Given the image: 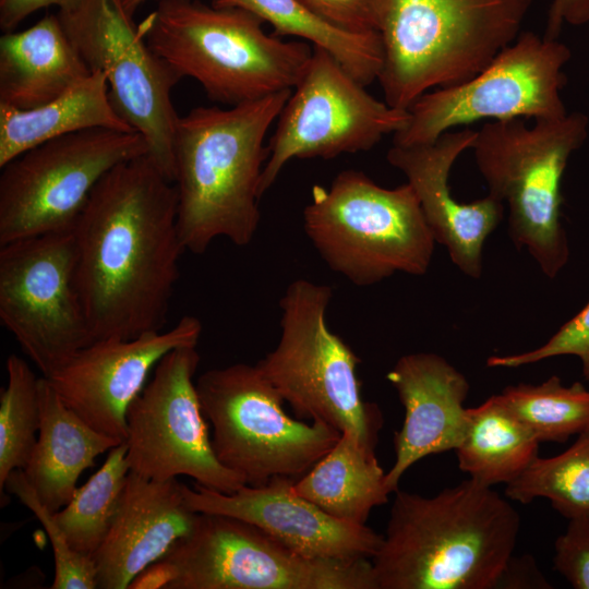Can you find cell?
Returning <instances> with one entry per match:
<instances>
[{
    "label": "cell",
    "instance_id": "obj_24",
    "mask_svg": "<svg viewBox=\"0 0 589 589\" xmlns=\"http://www.w3.org/2000/svg\"><path fill=\"white\" fill-rule=\"evenodd\" d=\"M99 128L136 132L115 110L107 79L99 71L34 109L0 105V168L45 142Z\"/></svg>",
    "mask_w": 589,
    "mask_h": 589
},
{
    "label": "cell",
    "instance_id": "obj_7",
    "mask_svg": "<svg viewBox=\"0 0 589 589\" xmlns=\"http://www.w3.org/2000/svg\"><path fill=\"white\" fill-rule=\"evenodd\" d=\"M589 119L579 111L558 119L491 121L471 149L489 194L506 201L509 235L549 278L566 265L569 249L561 223V182L572 154L588 136Z\"/></svg>",
    "mask_w": 589,
    "mask_h": 589
},
{
    "label": "cell",
    "instance_id": "obj_17",
    "mask_svg": "<svg viewBox=\"0 0 589 589\" xmlns=\"http://www.w3.org/2000/svg\"><path fill=\"white\" fill-rule=\"evenodd\" d=\"M202 323L185 315L170 329L129 339H100L79 350L50 377L62 401L93 429L127 438V411L169 351L197 346Z\"/></svg>",
    "mask_w": 589,
    "mask_h": 589
},
{
    "label": "cell",
    "instance_id": "obj_20",
    "mask_svg": "<svg viewBox=\"0 0 589 589\" xmlns=\"http://www.w3.org/2000/svg\"><path fill=\"white\" fill-rule=\"evenodd\" d=\"M386 377L405 409L394 436L395 461L385 474L386 489L394 493L413 464L458 447L467 426L464 402L470 385L446 359L430 352L400 357Z\"/></svg>",
    "mask_w": 589,
    "mask_h": 589
},
{
    "label": "cell",
    "instance_id": "obj_8",
    "mask_svg": "<svg viewBox=\"0 0 589 589\" xmlns=\"http://www.w3.org/2000/svg\"><path fill=\"white\" fill-rule=\"evenodd\" d=\"M328 285L299 278L279 300L280 336L255 364L300 420L324 422L375 453L383 414L364 400L359 357L327 325Z\"/></svg>",
    "mask_w": 589,
    "mask_h": 589
},
{
    "label": "cell",
    "instance_id": "obj_11",
    "mask_svg": "<svg viewBox=\"0 0 589 589\" xmlns=\"http://www.w3.org/2000/svg\"><path fill=\"white\" fill-rule=\"evenodd\" d=\"M147 153L140 133L99 128L15 157L1 167L0 245L72 230L98 182L119 164Z\"/></svg>",
    "mask_w": 589,
    "mask_h": 589
},
{
    "label": "cell",
    "instance_id": "obj_18",
    "mask_svg": "<svg viewBox=\"0 0 589 589\" xmlns=\"http://www.w3.org/2000/svg\"><path fill=\"white\" fill-rule=\"evenodd\" d=\"M293 478L276 477L261 486L243 485L227 494L200 484L182 492L196 513L218 514L250 522L293 552L312 560H371L382 534L365 525L332 517L293 489Z\"/></svg>",
    "mask_w": 589,
    "mask_h": 589
},
{
    "label": "cell",
    "instance_id": "obj_39",
    "mask_svg": "<svg viewBox=\"0 0 589 589\" xmlns=\"http://www.w3.org/2000/svg\"><path fill=\"white\" fill-rule=\"evenodd\" d=\"M176 577L173 566L160 558L145 567L130 584L131 589H167Z\"/></svg>",
    "mask_w": 589,
    "mask_h": 589
},
{
    "label": "cell",
    "instance_id": "obj_13",
    "mask_svg": "<svg viewBox=\"0 0 589 589\" xmlns=\"http://www.w3.org/2000/svg\"><path fill=\"white\" fill-rule=\"evenodd\" d=\"M167 589H376L371 560L304 557L244 520L199 513L189 534L163 557Z\"/></svg>",
    "mask_w": 589,
    "mask_h": 589
},
{
    "label": "cell",
    "instance_id": "obj_37",
    "mask_svg": "<svg viewBox=\"0 0 589 589\" xmlns=\"http://www.w3.org/2000/svg\"><path fill=\"white\" fill-rule=\"evenodd\" d=\"M589 23V0H552L544 37L557 39L564 24L580 26Z\"/></svg>",
    "mask_w": 589,
    "mask_h": 589
},
{
    "label": "cell",
    "instance_id": "obj_23",
    "mask_svg": "<svg viewBox=\"0 0 589 589\" xmlns=\"http://www.w3.org/2000/svg\"><path fill=\"white\" fill-rule=\"evenodd\" d=\"M38 390L40 426L23 470L41 503L57 512L71 500L81 473L95 465L96 457L122 442L87 424L47 377H39Z\"/></svg>",
    "mask_w": 589,
    "mask_h": 589
},
{
    "label": "cell",
    "instance_id": "obj_14",
    "mask_svg": "<svg viewBox=\"0 0 589 589\" xmlns=\"http://www.w3.org/2000/svg\"><path fill=\"white\" fill-rule=\"evenodd\" d=\"M0 247L1 324L48 378L94 341L76 286L72 230Z\"/></svg>",
    "mask_w": 589,
    "mask_h": 589
},
{
    "label": "cell",
    "instance_id": "obj_19",
    "mask_svg": "<svg viewBox=\"0 0 589 589\" xmlns=\"http://www.w3.org/2000/svg\"><path fill=\"white\" fill-rule=\"evenodd\" d=\"M476 135L477 131L469 128L450 130L431 143L393 144L387 152V161L413 189L435 241L471 278L481 277L483 243L503 216V202L490 194L470 203H460L450 194V169L472 147Z\"/></svg>",
    "mask_w": 589,
    "mask_h": 589
},
{
    "label": "cell",
    "instance_id": "obj_35",
    "mask_svg": "<svg viewBox=\"0 0 589 589\" xmlns=\"http://www.w3.org/2000/svg\"><path fill=\"white\" fill-rule=\"evenodd\" d=\"M335 25L354 33H380L387 0H300Z\"/></svg>",
    "mask_w": 589,
    "mask_h": 589
},
{
    "label": "cell",
    "instance_id": "obj_33",
    "mask_svg": "<svg viewBox=\"0 0 589 589\" xmlns=\"http://www.w3.org/2000/svg\"><path fill=\"white\" fill-rule=\"evenodd\" d=\"M565 354L580 359L582 375L589 382V301L541 347L519 354L492 356L486 364L491 368H517Z\"/></svg>",
    "mask_w": 589,
    "mask_h": 589
},
{
    "label": "cell",
    "instance_id": "obj_16",
    "mask_svg": "<svg viewBox=\"0 0 589 589\" xmlns=\"http://www.w3.org/2000/svg\"><path fill=\"white\" fill-rule=\"evenodd\" d=\"M200 360L196 346H182L156 364L127 411V460L130 471L152 480L188 476L230 494L245 481L215 455L193 380Z\"/></svg>",
    "mask_w": 589,
    "mask_h": 589
},
{
    "label": "cell",
    "instance_id": "obj_38",
    "mask_svg": "<svg viewBox=\"0 0 589 589\" xmlns=\"http://www.w3.org/2000/svg\"><path fill=\"white\" fill-rule=\"evenodd\" d=\"M549 588L530 556L510 557L497 588Z\"/></svg>",
    "mask_w": 589,
    "mask_h": 589
},
{
    "label": "cell",
    "instance_id": "obj_28",
    "mask_svg": "<svg viewBox=\"0 0 589 589\" xmlns=\"http://www.w3.org/2000/svg\"><path fill=\"white\" fill-rule=\"evenodd\" d=\"M129 472L123 442L109 450L101 467L55 512L58 525L75 552L92 558L99 549L113 521Z\"/></svg>",
    "mask_w": 589,
    "mask_h": 589
},
{
    "label": "cell",
    "instance_id": "obj_40",
    "mask_svg": "<svg viewBox=\"0 0 589 589\" xmlns=\"http://www.w3.org/2000/svg\"><path fill=\"white\" fill-rule=\"evenodd\" d=\"M147 0H122L125 10L133 15L134 12Z\"/></svg>",
    "mask_w": 589,
    "mask_h": 589
},
{
    "label": "cell",
    "instance_id": "obj_26",
    "mask_svg": "<svg viewBox=\"0 0 589 589\" xmlns=\"http://www.w3.org/2000/svg\"><path fill=\"white\" fill-rule=\"evenodd\" d=\"M540 442L513 413L501 394L467 408V426L455 449L458 467L485 486L519 478L539 456Z\"/></svg>",
    "mask_w": 589,
    "mask_h": 589
},
{
    "label": "cell",
    "instance_id": "obj_36",
    "mask_svg": "<svg viewBox=\"0 0 589 589\" xmlns=\"http://www.w3.org/2000/svg\"><path fill=\"white\" fill-rule=\"evenodd\" d=\"M81 0H0V27L5 32L14 31L27 16L40 9L58 7L69 10Z\"/></svg>",
    "mask_w": 589,
    "mask_h": 589
},
{
    "label": "cell",
    "instance_id": "obj_22",
    "mask_svg": "<svg viewBox=\"0 0 589 589\" xmlns=\"http://www.w3.org/2000/svg\"><path fill=\"white\" fill-rule=\"evenodd\" d=\"M91 73L57 14L0 37V105L34 109Z\"/></svg>",
    "mask_w": 589,
    "mask_h": 589
},
{
    "label": "cell",
    "instance_id": "obj_12",
    "mask_svg": "<svg viewBox=\"0 0 589 589\" xmlns=\"http://www.w3.org/2000/svg\"><path fill=\"white\" fill-rule=\"evenodd\" d=\"M569 48L524 32L486 68L469 80L421 95L408 109L406 125L393 144L411 146L435 141L443 133L476 121L514 118L558 119L568 112L561 92Z\"/></svg>",
    "mask_w": 589,
    "mask_h": 589
},
{
    "label": "cell",
    "instance_id": "obj_30",
    "mask_svg": "<svg viewBox=\"0 0 589 589\" xmlns=\"http://www.w3.org/2000/svg\"><path fill=\"white\" fill-rule=\"evenodd\" d=\"M501 396L539 442H566L589 429V390L579 382L566 387L553 375L541 384L510 385Z\"/></svg>",
    "mask_w": 589,
    "mask_h": 589
},
{
    "label": "cell",
    "instance_id": "obj_10",
    "mask_svg": "<svg viewBox=\"0 0 589 589\" xmlns=\"http://www.w3.org/2000/svg\"><path fill=\"white\" fill-rule=\"evenodd\" d=\"M57 15L91 72L105 74L115 110L143 136L147 155L173 183L179 116L171 91L181 77L147 45L122 0H81Z\"/></svg>",
    "mask_w": 589,
    "mask_h": 589
},
{
    "label": "cell",
    "instance_id": "obj_3",
    "mask_svg": "<svg viewBox=\"0 0 589 589\" xmlns=\"http://www.w3.org/2000/svg\"><path fill=\"white\" fill-rule=\"evenodd\" d=\"M291 92L228 108L196 107L179 117L173 184L185 251L202 254L220 237L238 247L253 240L261 220L266 133Z\"/></svg>",
    "mask_w": 589,
    "mask_h": 589
},
{
    "label": "cell",
    "instance_id": "obj_29",
    "mask_svg": "<svg viewBox=\"0 0 589 589\" xmlns=\"http://www.w3.org/2000/svg\"><path fill=\"white\" fill-rule=\"evenodd\" d=\"M505 495L521 504L544 497L568 519L589 517V429L565 452L549 458L538 456L506 485Z\"/></svg>",
    "mask_w": 589,
    "mask_h": 589
},
{
    "label": "cell",
    "instance_id": "obj_9",
    "mask_svg": "<svg viewBox=\"0 0 589 589\" xmlns=\"http://www.w3.org/2000/svg\"><path fill=\"white\" fill-rule=\"evenodd\" d=\"M195 387L216 457L248 485L261 486L276 477L300 478L341 436L324 422L288 416L284 399L256 364L208 370Z\"/></svg>",
    "mask_w": 589,
    "mask_h": 589
},
{
    "label": "cell",
    "instance_id": "obj_21",
    "mask_svg": "<svg viewBox=\"0 0 589 589\" xmlns=\"http://www.w3.org/2000/svg\"><path fill=\"white\" fill-rule=\"evenodd\" d=\"M177 478L156 481L130 471L110 529L92 556L96 589H125L193 529L199 513Z\"/></svg>",
    "mask_w": 589,
    "mask_h": 589
},
{
    "label": "cell",
    "instance_id": "obj_27",
    "mask_svg": "<svg viewBox=\"0 0 589 589\" xmlns=\"http://www.w3.org/2000/svg\"><path fill=\"white\" fill-rule=\"evenodd\" d=\"M215 7L245 9L272 25L273 35L293 36L330 55L353 79L368 86L383 63L380 33H354L329 22L300 0H213Z\"/></svg>",
    "mask_w": 589,
    "mask_h": 589
},
{
    "label": "cell",
    "instance_id": "obj_25",
    "mask_svg": "<svg viewBox=\"0 0 589 589\" xmlns=\"http://www.w3.org/2000/svg\"><path fill=\"white\" fill-rule=\"evenodd\" d=\"M375 453L354 437L341 434L338 442L303 476L293 489L334 518L365 525L374 507L390 494Z\"/></svg>",
    "mask_w": 589,
    "mask_h": 589
},
{
    "label": "cell",
    "instance_id": "obj_6",
    "mask_svg": "<svg viewBox=\"0 0 589 589\" xmlns=\"http://www.w3.org/2000/svg\"><path fill=\"white\" fill-rule=\"evenodd\" d=\"M302 219L326 265L359 287L425 274L436 242L409 183L387 189L357 170L314 185Z\"/></svg>",
    "mask_w": 589,
    "mask_h": 589
},
{
    "label": "cell",
    "instance_id": "obj_5",
    "mask_svg": "<svg viewBox=\"0 0 589 589\" xmlns=\"http://www.w3.org/2000/svg\"><path fill=\"white\" fill-rule=\"evenodd\" d=\"M533 0H387L380 31L384 100L408 110L424 93L460 84L520 35Z\"/></svg>",
    "mask_w": 589,
    "mask_h": 589
},
{
    "label": "cell",
    "instance_id": "obj_31",
    "mask_svg": "<svg viewBox=\"0 0 589 589\" xmlns=\"http://www.w3.org/2000/svg\"><path fill=\"white\" fill-rule=\"evenodd\" d=\"M8 383L0 392V489L9 474L24 469L40 426L39 377L17 354L5 362Z\"/></svg>",
    "mask_w": 589,
    "mask_h": 589
},
{
    "label": "cell",
    "instance_id": "obj_4",
    "mask_svg": "<svg viewBox=\"0 0 589 589\" xmlns=\"http://www.w3.org/2000/svg\"><path fill=\"white\" fill-rule=\"evenodd\" d=\"M263 23L242 8L159 0L139 28L181 79L232 107L292 89L312 56L308 43L268 35Z\"/></svg>",
    "mask_w": 589,
    "mask_h": 589
},
{
    "label": "cell",
    "instance_id": "obj_15",
    "mask_svg": "<svg viewBox=\"0 0 589 589\" xmlns=\"http://www.w3.org/2000/svg\"><path fill=\"white\" fill-rule=\"evenodd\" d=\"M364 87L330 55L313 47L268 142L261 195L291 159L365 152L406 125L408 110L378 100Z\"/></svg>",
    "mask_w": 589,
    "mask_h": 589
},
{
    "label": "cell",
    "instance_id": "obj_1",
    "mask_svg": "<svg viewBox=\"0 0 589 589\" xmlns=\"http://www.w3.org/2000/svg\"><path fill=\"white\" fill-rule=\"evenodd\" d=\"M177 191L147 154L112 168L72 228L94 341L163 330L184 252Z\"/></svg>",
    "mask_w": 589,
    "mask_h": 589
},
{
    "label": "cell",
    "instance_id": "obj_2",
    "mask_svg": "<svg viewBox=\"0 0 589 589\" xmlns=\"http://www.w3.org/2000/svg\"><path fill=\"white\" fill-rule=\"evenodd\" d=\"M394 493L371 558L376 589L497 588L520 527L508 501L471 479L434 496Z\"/></svg>",
    "mask_w": 589,
    "mask_h": 589
},
{
    "label": "cell",
    "instance_id": "obj_34",
    "mask_svg": "<svg viewBox=\"0 0 589 589\" xmlns=\"http://www.w3.org/2000/svg\"><path fill=\"white\" fill-rule=\"evenodd\" d=\"M554 569L576 589H589V517L569 519L555 541Z\"/></svg>",
    "mask_w": 589,
    "mask_h": 589
},
{
    "label": "cell",
    "instance_id": "obj_32",
    "mask_svg": "<svg viewBox=\"0 0 589 589\" xmlns=\"http://www.w3.org/2000/svg\"><path fill=\"white\" fill-rule=\"evenodd\" d=\"M4 489L14 494L39 519L48 534L55 558L51 589H96V570L91 557L75 552L68 543L51 512L39 500L23 469L13 470Z\"/></svg>",
    "mask_w": 589,
    "mask_h": 589
}]
</instances>
